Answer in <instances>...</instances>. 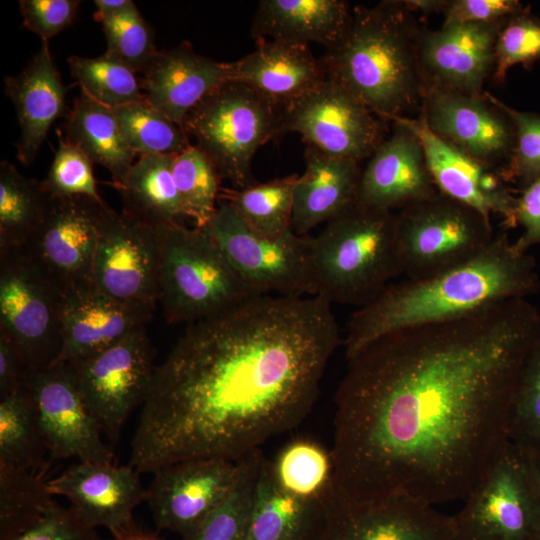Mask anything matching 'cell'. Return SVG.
Masks as SVG:
<instances>
[{"mask_svg": "<svg viewBox=\"0 0 540 540\" xmlns=\"http://www.w3.org/2000/svg\"><path fill=\"white\" fill-rule=\"evenodd\" d=\"M254 295L314 296L310 236L266 235L248 227L225 202L202 228Z\"/></svg>", "mask_w": 540, "mask_h": 540, "instance_id": "cell-9", "label": "cell"}, {"mask_svg": "<svg viewBox=\"0 0 540 540\" xmlns=\"http://www.w3.org/2000/svg\"><path fill=\"white\" fill-rule=\"evenodd\" d=\"M113 111L126 143L136 155H176L191 145L183 127L146 100Z\"/></svg>", "mask_w": 540, "mask_h": 540, "instance_id": "cell-40", "label": "cell"}, {"mask_svg": "<svg viewBox=\"0 0 540 540\" xmlns=\"http://www.w3.org/2000/svg\"><path fill=\"white\" fill-rule=\"evenodd\" d=\"M174 155H142L120 184L123 213L154 228L185 218L172 174Z\"/></svg>", "mask_w": 540, "mask_h": 540, "instance_id": "cell-32", "label": "cell"}, {"mask_svg": "<svg viewBox=\"0 0 540 540\" xmlns=\"http://www.w3.org/2000/svg\"><path fill=\"white\" fill-rule=\"evenodd\" d=\"M58 148L43 181L52 198L85 196L103 202L97 191L93 163L76 145L57 131Z\"/></svg>", "mask_w": 540, "mask_h": 540, "instance_id": "cell-45", "label": "cell"}, {"mask_svg": "<svg viewBox=\"0 0 540 540\" xmlns=\"http://www.w3.org/2000/svg\"><path fill=\"white\" fill-rule=\"evenodd\" d=\"M160 297L169 323L192 324L223 314L253 296L201 228L175 223L156 228Z\"/></svg>", "mask_w": 540, "mask_h": 540, "instance_id": "cell-6", "label": "cell"}, {"mask_svg": "<svg viewBox=\"0 0 540 540\" xmlns=\"http://www.w3.org/2000/svg\"><path fill=\"white\" fill-rule=\"evenodd\" d=\"M504 20L443 23L435 30L424 27L418 46L424 90L482 95L484 84L493 75L495 43Z\"/></svg>", "mask_w": 540, "mask_h": 540, "instance_id": "cell-20", "label": "cell"}, {"mask_svg": "<svg viewBox=\"0 0 540 540\" xmlns=\"http://www.w3.org/2000/svg\"><path fill=\"white\" fill-rule=\"evenodd\" d=\"M4 91L15 107L20 128L15 144L17 159L28 166L38 155L52 125L67 111L69 87L62 82L49 42L41 41L25 68L4 79Z\"/></svg>", "mask_w": 540, "mask_h": 540, "instance_id": "cell-25", "label": "cell"}, {"mask_svg": "<svg viewBox=\"0 0 540 540\" xmlns=\"http://www.w3.org/2000/svg\"><path fill=\"white\" fill-rule=\"evenodd\" d=\"M230 63V80L247 84L282 106L327 79L320 59L308 44L298 42L257 40L254 51Z\"/></svg>", "mask_w": 540, "mask_h": 540, "instance_id": "cell-28", "label": "cell"}, {"mask_svg": "<svg viewBox=\"0 0 540 540\" xmlns=\"http://www.w3.org/2000/svg\"><path fill=\"white\" fill-rule=\"evenodd\" d=\"M315 295L363 307L401 275L395 212L356 203L310 236Z\"/></svg>", "mask_w": 540, "mask_h": 540, "instance_id": "cell-5", "label": "cell"}, {"mask_svg": "<svg viewBox=\"0 0 540 540\" xmlns=\"http://www.w3.org/2000/svg\"><path fill=\"white\" fill-rule=\"evenodd\" d=\"M131 1L132 0H95V21L101 23L102 21L118 14L125 9Z\"/></svg>", "mask_w": 540, "mask_h": 540, "instance_id": "cell-52", "label": "cell"}, {"mask_svg": "<svg viewBox=\"0 0 540 540\" xmlns=\"http://www.w3.org/2000/svg\"><path fill=\"white\" fill-rule=\"evenodd\" d=\"M237 461L194 458L156 469L146 498L159 530L187 537L228 493Z\"/></svg>", "mask_w": 540, "mask_h": 540, "instance_id": "cell-19", "label": "cell"}, {"mask_svg": "<svg viewBox=\"0 0 540 540\" xmlns=\"http://www.w3.org/2000/svg\"><path fill=\"white\" fill-rule=\"evenodd\" d=\"M279 486L305 501L325 502L335 489L331 450L311 439L286 444L271 461Z\"/></svg>", "mask_w": 540, "mask_h": 540, "instance_id": "cell-34", "label": "cell"}, {"mask_svg": "<svg viewBox=\"0 0 540 540\" xmlns=\"http://www.w3.org/2000/svg\"><path fill=\"white\" fill-rule=\"evenodd\" d=\"M282 105L242 82L228 80L208 93L185 117L182 127L234 188L254 184L252 160L281 135Z\"/></svg>", "mask_w": 540, "mask_h": 540, "instance_id": "cell-7", "label": "cell"}, {"mask_svg": "<svg viewBox=\"0 0 540 540\" xmlns=\"http://www.w3.org/2000/svg\"><path fill=\"white\" fill-rule=\"evenodd\" d=\"M452 519V540H540V490L523 448L508 441Z\"/></svg>", "mask_w": 540, "mask_h": 540, "instance_id": "cell-10", "label": "cell"}, {"mask_svg": "<svg viewBox=\"0 0 540 540\" xmlns=\"http://www.w3.org/2000/svg\"><path fill=\"white\" fill-rule=\"evenodd\" d=\"M113 540H162L157 536L143 532L139 528L130 534L122 536L120 538H112Z\"/></svg>", "mask_w": 540, "mask_h": 540, "instance_id": "cell-54", "label": "cell"}, {"mask_svg": "<svg viewBox=\"0 0 540 540\" xmlns=\"http://www.w3.org/2000/svg\"><path fill=\"white\" fill-rule=\"evenodd\" d=\"M401 274L425 278L468 261L496 237L491 217L441 192L395 212Z\"/></svg>", "mask_w": 540, "mask_h": 540, "instance_id": "cell-8", "label": "cell"}, {"mask_svg": "<svg viewBox=\"0 0 540 540\" xmlns=\"http://www.w3.org/2000/svg\"><path fill=\"white\" fill-rule=\"evenodd\" d=\"M65 295L25 249L0 251V331L31 370L56 364L63 348Z\"/></svg>", "mask_w": 540, "mask_h": 540, "instance_id": "cell-11", "label": "cell"}, {"mask_svg": "<svg viewBox=\"0 0 540 540\" xmlns=\"http://www.w3.org/2000/svg\"><path fill=\"white\" fill-rule=\"evenodd\" d=\"M25 387L34 402L50 460L113 463V452L79 391L70 364L30 369Z\"/></svg>", "mask_w": 540, "mask_h": 540, "instance_id": "cell-17", "label": "cell"}, {"mask_svg": "<svg viewBox=\"0 0 540 540\" xmlns=\"http://www.w3.org/2000/svg\"><path fill=\"white\" fill-rule=\"evenodd\" d=\"M297 177L294 174L244 188H223L218 201L230 205L256 232L285 234L292 231L293 190Z\"/></svg>", "mask_w": 540, "mask_h": 540, "instance_id": "cell-37", "label": "cell"}, {"mask_svg": "<svg viewBox=\"0 0 540 540\" xmlns=\"http://www.w3.org/2000/svg\"><path fill=\"white\" fill-rule=\"evenodd\" d=\"M44 472L0 463V540L24 531L56 504Z\"/></svg>", "mask_w": 540, "mask_h": 540, "instance_id": "cell-38", "label": "cell"}, {"mask_svg": "<svg viewBox=\"0 0 540 540\" xmlns=\"http://www.w3.org/2000/svg\"><path fill=\"white\" fill-rule=\"evenodd\" d=\"M145 326L71 365L79 391L103 435L117 442L132 410L144 400L154 373Z\"/></svg>", "mask_w": 540, "mask_h": 540, "instance_id": "cell-12", "label": "cell"}, {"mask_svg": "<svg viewBox=\"0 0 540 540\" xmlns=\"http://www.w3.org/2000/svg\"><path fill=\"white\" fill-rule=\"evenodd\" d=\"M331 305L258 295L188 324L154 369L129 465L153 473L194 458L238 461L300 424L340 344Z\"/></svg>", "mask_w": 540, "mask_h": 540, "instance_id": "cell-2", "label": "cell"}, {"mask_svg": "<svg viewBox=\"0 0 540 540\" xmlns=\"http://www.w3.org/2000/svg\"><path fill=\"white\" fill-rule=\"evenodd\" d=\"M49 456L36 408L25 387L0 398V463L45 471Z\"/></svg>", "mask_w": 540, "mask_h": 540, "instance_id": "cell-35", "label": "cell"}, {"mask_svg": "<svg viewBox=\"0 0 540 540\" xmlns=\"http://www.w3.org/2000/svg\"><path fill=\"white\" fill-rule=\"evenodd\" d=\"M172 174L185 218L204 228L212 219L219 200L220 181L216 169L195 145L173 156Z\"/></svg>", "mask_w": 540, "mask_h": 540, "instance_id": "cell-41", "label": "cell"}, {"mask_svg": "<svg viewBox=\"0 0 540 540\" xmlns=\"http://www.w3.org/2000/svg\"><path fill=\"white\" fill-rule=\"evenodd\" d=\"M52 197L43 181L0 163V251L24 247L42 225Z\"/></svg>", "mask_w": 540, "mask_h": 540, "instance_id": "cell-33", "label": "cell"}, {"mask_svg": "<svg viewBox=\"0 0 540 540\" xmlns=\"http://www.w3.org/2000/svg\"><path fill=\"white\" fill-rule=\"evenodd\" d=\"M159 282L157 229L106 205L99 222L92 286L120 302L154 309Z\"/></svg>", "mask_w": 540, "mask_h": 540, "instance_id": "cell-14", "label": "cell"}, {"mask_svg": "<svg viewBox=\"0 0 540 540\" xmlns=\"http://www.w3.org/2000/svg\"><path fill=\"white\" fill-rule=\"evenodd\" d=\"M525 452L527 454L533 476L540 490V447L536 449L525 450Z\"/></svg>", "mask_w": 540, "mask_h": 540, "instance_id": "cell-53", "label": "cell"}, {"mask_svg": "<svg viewBox=\"0 0 540 540\" xmlns=\"http://www.w3.org/2000/svg\"><path fill=\"white\" fill-rule=\"evenodd\" d=\"M325 502L305 501L285 492L262 461L246 540H316L324 522Z\"/></svg>", "mask_w": 540, "mask_h": 540, "instance_id": "cell-30", "label": "cell"}, {"mask_svg": "<svg viewBox=\"0 0 540 540\" xmlns=\"http://www.w3.org/2000/svg\"><path fill=\"white\" fill-rule=\"evenodd\" d=\"M352 7L343 0H262L258 3L251 36L257 40H283L326 49L343 36Z\"/></svg>", "mask_w": 540, "mask_h": 540, "instance_id": "cell-29", "label": "cell"}, {"mask_svg": "<svg viewBox=\"0 0 540 540\" xmlns=\"http://www.w3.org/2000/svg\"><path fill=\"white\" fill-rule=\"evenodd\" d=\"M106 205L85 196L52 198L42 225L23 247L65 296L92 286L99 222Z\"/></svg>", "mask_w": 540, "mask_h": 540, "instance_id": "cell-16", "label": "cell"}, {"mask_svg": "<svg viewBox=\"0 0 540 540\" xmlns=\"http://www.w3.org/2000/svg\"><path fill=\"white\" fill-rule=\"evenodd\" d=\"M67 63L81 91L109 108L146 100L137 73L106 52L98 57L73 55Z\"/></svg>", "mask_w": 540, "mask_h": 540, "instance_id": "cell-39", "label": "cell"}, {"mask_svg": "<svg viewBox=\"0 0 540 540\" xmlns=\"http://www.w3.org/2000/svg\"><path fill=\"white\" fill-rule=\"evenodd\" d=\"M153 309L115 300L93 286L65 296L63 348L57 363H74L145 326Z\"/></svg>", "mask_w": 540, "mask_h": 540, "instance_id": "cell-26", "label": "cell"}, {"mask_svg": "<svg viewBox=\"0 0 540 540\" xmlns=\"http://www.w3.org/2000/svg\"><path fill=\"white\" fill-rule=\"evenodd\" d=\"M140 79L146 101L182 126L186 115L213 89L231 79V63L195 52L189 41L158 51Z\"/></svg>", "mask_w": 540, "mask_h": 540, "instance_id": "cell-24", "label": "cell"}, {"mask_svg": "<svg viewBox=\"0 0 540 540\" xmlns=\"http://www.w3.org/2000/svg\"><path fill=\"white\" fill-rule=\"evenodd\" d=\"M388 135L362 167L357 203L397 212L439 192L422 143L408 126L392 121Z\"/></svg>", "mask_w": 540, "mask_h": 540, "instance_id": "cell-23", "label": "cell"}, {"mask_svg": "<svg viewBox=\"0 0 540 540\" xmlns=\"http://www.w3.org/2000/svg\"><path fill=\"white\" fill-rule=\"evenodd\" d=\"M539 288L534 258L502 232L468 261L425 278L391 283L376 299L356 310L344 339L346 357L387 333L526 298Z\"/></svg>", "mask_w": 540, "mask_h": 540, "instance_id": "cell-3", "label": "cell"}, {"mask_svg": "<svg viewBox=\"0 0 540 540\" xmlns=\"http://www.w3.org/2000/svg\"><path fill=\"white\" fill-rule=\"evenodd\" d=\"M305 171L293 190L292 231L308 235L357 203L361 163L334 157L316 148L305 150Z\"/></svg>", "mask_w": 540, "mask_h": 540, "instance_id": "cell-27", "label": "cell"}, {"mask_svg": "<svg viewBox=\"0 0 540 540\" xmlns=\"http://www.w3.org/2000/svg\"><path fill=\"white\" fill-rule=\"evenodd\" d=\"M80 0H21L23 25L47 41L67 28L75 19Z\"/></svg>", "mask_w": 540, "mask_h": 540, "instance_id": "cell-47", "label": "cell"}, {"mask_svg": "<svg viewBox=\"0 0 540 540\" xmlns=\"http://www.w3.org/2000/svg\"><path fill=\"white\" fill-rule=\"evenodd\" d=\"M419 137L428 168L439 192L464 203L484 215H498L506 228H515L516 201L500 170L467 156L435 135L423 118L395 117Z\"/></svg>", "mask_w": 540, "mask_h": 540, "instance_id": "cell-22", "label": "cell"}, {"mask_svg": "<svg viewBox=\"0 0 540 540\" xmlns=\"http://www.w3.org/2000/svg\"><path fill=\"white\" fill-rule=\"evenodd\" d=\"M540 60V18L526 10L506 18L495 43L493 79L503 82L516 65L528 68Z\"/></svg>", "mask_w": 540, "mask_h": 540, "instance_id": "cell-44", "label": "cell"}, {"mask_svg": "<svg viewBox=\"0 0 540 540\" xmlns=\"http://www.w3.org/2000/svg\"><path fill=\"white\" fill-rule=\"evenodd\" d=\"M263 459L261 449H257L237 461L224 499L183 540H246Z\"/></svg>", "mask_w": 540, "mask_h": 540, "instance_id": "cell-36", "label": "cell"}, {"mask_svg": "<svg viewBox=\"0 0 540 540\" xmlns=\"http://www.w3.org/2000/svg\"><path fill=\"white\" fill-rule=\"evenodd\" d=\"M452 519L404 496L355 498L336 486L316 540H452Z\"/></svg>", "mask_w": 540, "mask_h": 540, "instance_id": "cell-15", "label": "cell"}, {"mask_svg": "<svg viewBox=\"0 0 540 540\" xmlns=\"http://www.w3.org/2000/svg\"><path fill=\"white\" fill-rule=\"evenodd\" d=\"M528 7L518 0H443V23H492Z\"/></svg>", "mask_w": 540, "mask_h": 540, "instance_id": "cell-49", "label": "cell"}, {"mask_svg": "<svg viewBox=\"0 0 540 540\" xmlns=\"http://www.w3.org/2000/svg\"><path fill=\"white\" fill-rule=\"evenodd\" d=\"M107 42L106 53L130 67L143 72L158 52L154 30L142 16L136 4H130L118 14L101 22Z\"/></svg>", "mask_w": 540, "mask_h": 540, "instance_id": "cell-42", "label": "cell"}, {"mask_svg": "<svg viewBox=\"0 0 540 540\" xmlns=\"http://www.w3.org/2000/svg\"><path fill=\"white\" fill-rule=\"evenodd\" d=\"M139 474L131 465L78 461L47 486L52 495L65 497L84 523L120 538L138 529L133 511L146 498Z\"/></svg>", "mask_w": 540, "mask_h": 540, "instance_id": "cell-21", "label": "cell"}, {"mask_svg": "<svg viewBox=\"0 0 540 540\" xmlns=\"http://www.w3.org/2000/svg\"><path fill=\"white\" fill-rule=\"evenodd\" d=\"M416 15L404 0L355 5L343 36L319 58L328 79L389 122L421 108Z\"/></svg>", "mask_w": 540, "mask_h": 540, "instance_id": "cell-4", "label": "cell"}, {"mask_svg": "<svg viewBox=\"0 0 540 540\" xmlns=\"http://www.w3.org/2000/svg\"><path fill=\"white\" fill-rule=\"evenodd\" d=\"M509 440L525 450L540 447V343L521 371L511 405Z\"/></svg>", "mask_w": 540, "mask_h": 540, "instance_id": "cell-43", "label": "cell"}, {"mask_svg": "<svg viewBox=\"0 0 540 540\" xmlns=\"http://www.w3.org/2000/svg\"><path fill=\"white\" fill-rule=\"evenodd\" d=\"M515 217L522 233L514 245L524 252L540 246V176L523 187L517 196Z\"/></svg>", "mask_w": 540, "mask_h": 540, "instance_id": "cell-50", "label": "cell"}, {"mask_svg": "<svg viewBox=\"0 0 540 540\" xmlns=\"http://www.w3.org/2000/svg\"><path fill=\"white\" fill-rule=\"evenodd\" d=\"M9 540H105L69 508L57 502L33 525ZM113 540V539H110Z\"/></svg>", "mask_w": 540, "mask_h": 540, "instance_id": "cell-48", "label": "cell"}, {"mask_svg": "<svg viewBox=\"0 0 540 540\" xmlns=\"http://www.w3.org/2000/svg\"><path fill=\"white\" fill-rule=\"evenodd\" d=\"M501 104L515 129L513 153L501 175L506 183L514 182L523 188L540 176V115Z\"/></svg>", "mask_w": 540, "mask_h": 540, "instance_id": "cell-46", "label": "cell"}, {"mask_svg": "<svg viewBox=\"0 0 540 540\" xmlns=\"http://www.w3.org/2000/svg\"><path fill=\"white\" fill-rule=\"evenodd\" d=\"M386 121L327 78L312 91L282 106L281 135L297 133L307 146L361 163L387 137Z\"/></svg>", "mask_w": 540, "mask_h": 540, "instance_id": "cell-13", "label": "cell"}, {"mask_svg": "<svg viewBox=\"0 0 540 540\" xmlns=\"http://www.w3.org/2000/svg\"><path fill=\"white\" fill-rule=\"evenodd\" d=\"M540 343L526 298L382 335L348 358L335 395V485L355 498L465 499L509 441Z\"/></svg>", "mask_w": 540, "mask_h": 540, "instance_id": "cell-1", "label": "cell"}, {"mask_svg": "<svg viewBox=\"0 0 540 540\" xmlns=\"http://www.w3.org/2000/svg\"><path fill=\"white\" fill-rule=\"evenodd\" d=\"M29 370L18 347L0 331V398L23 387Z\"/></svg>", "mask_w": 540, "mask_h": 540, "instance_id": "cell-51", "label": "cell"}, {"mask_svg": "<svg viewBox=\"0 0 540 540\" xmlns=\"http://www.w3.org/2000/svg\"><path fill=\"white\" fill-rule=\"evenodd\" d=\"M419 115L435 135L488 167L501 172L512 156L513 122L501 100L489 92L425 89Z\"/></svg>", "mask_w": 540, "mask_h": 540, "instance_id": "cell-18", "label": "cell"}, {"mask_svg": "<svg viewBox=\"0 0 540 540\" xmlns=\"http://www.w3.org/2000/svg\"><path fill=\"white\" fill-rule=\"evenodd\" d=\"M65 139L81 149L93 164L106 168L116 186L135 162L118 120L109 108L81 91L64 124Z\"/></svg>", "mask_w": 540, "mask_h": 540, "instance_id": "cell-31", "label": "cell"}]
</instances>
